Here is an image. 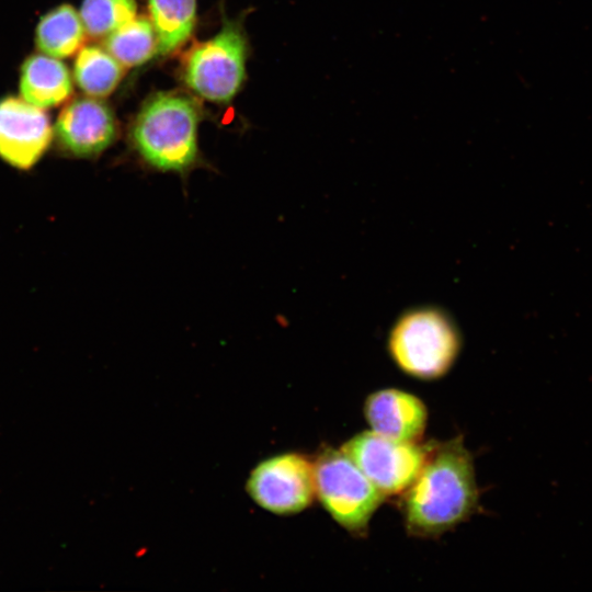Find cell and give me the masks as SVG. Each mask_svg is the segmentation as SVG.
<instances>
[{"label": "cell", "instance_id": "1", "mask_svg": "<svg viewBox=\"0 0 592 592\" xmlns=\"http://www.w3.org/2000/svg\"><path fill=\"white\" fill-rule=\"evenodd\" d=\"M473 457L462 437L429 449L405 492L402 513L409 534L434 537L467 520L478 505Z\"/></svg>", "mask_w": 592, "mask_h": 592}, {"label": "cell", "instance_id": "2", "mask_svg": "<svg viewBox=\"0 0 592 592\" xmlns=\"http://www.w3.org/2000/svg\"><path fill=\"white\" fill-rule=\"evenodd\" d=\"M200 113L179 93H157L140 110L130 129V143L150 170L177 173L186 181L204 167L197 143Z\"/></svg>", "mask_w": 592, "mask_h": 592}, {"label": "cell", "instance_id": "3", "mask_svg": "<svg viewBox=\"0 0 592 592\" xmlns=\"http://www.w3.org/2000/svg\"><path fill=\"white\" fill-rule=\"evenodd\" d=\"M388 351L406 374L435 379L454 365L462 338L453 318L435 306H419L405 311L388 335Z\"/></svg>", "mask_w": 592, "mask_h": 592}, {"label": "cell", "instance_id": "4", "mask_svg": "<svg viewBox=\"0 0 592 592\" xmlns=\"http://www.w3.org/2000/svg\"><path fill=\"white\" fill-rule=\"evenodd\" d=\"M315 494L331 517L355 535L367 532L385 496L340 448L327 447L314 463Z\"/></svg>", "mask_w": 592, "mask_h": 592}, {"label": "cell", "instance_id": "5", "mask_svg": "<svg viewBox=\"0 0 592 592\" xmlns=\"http://www.w3.org/2000/svg\"><path fill=\"white\" fill-rule=\"evenodd\" d=\"M246 56L243 32L236 23L226 22L219 33L194 45L185 55V83L208 101L227 103L243 82Z\"/></svg>", "mask_w": 592, "mask_h": 592}, {"label": "cell", "instance_id": "6", "mask_svg": "<svg viewBox=\"0 0 592 592\" xmlns=\"http://www.w3.org/2000/svg\"><path fill=\"white\" fill-rule=\"evenodd\" d=\"M341 449L384 494L406 491L420 473L429 449L415 442H399L373 431L358 433Z\"/></svg>", "mask_w": 592, "mask_h": 592}, {"label": "cell", "instance_id": "7", "mask_svg": "<svg viewBox=\"0 0 592 592\" xmlns=\"http://www.w3.org/2000/svg\"><path fill=\"white\" fill-rule=\"evenodd\" d=\"M246 487L251 499L267 512L299 513L315 496L314 463L299 453L271 456L252 469Z\"/></svg>", "mask_w": 592, "mask_h": 592}, {"label": "cell", "instance_id": "8", "mask_svg": "<svg viewBox=\"0 0 592 592\" xmlns=\"http://www.w3.org/2000/svg\"><path fill=\"white\" fill-rule=\"evenodd\" d=\"M54 136L49 116L22 98L0 100V159L19 170L33 168Z\"/></svg>", "mask_w": 592, "mask_h": 592}, {"label": "cell", "instance_id": "9", "mask_svg": "<svg viewBox=\"0 0 592 592\" xmlns=\"http://www.w3.org/2000/svg\"><path fill=\"white\" fill-rule=\"evenodd\" d=\"M53 129L59 147L77 158L101 155L117 135L112 111L93 96L70 100L59 112Z\"/></svg>", "mask_w": 592, "mask_h": 592}, {"label": "cell", "instance_id": "10", "mask_svg": "<svg viewBox=\"0 0 592 592\" xmlns=\"http://www.w3.org/2000/svg\"><path fill=\"white\" fill-rule=\"evenodd\" d=\"M364 415L373 432L399 442L420 439L428 419L422 400L394 388L371 394L364 403Z\"/></svg>", "mask_w": 592, "mask_h": 592}, {"label": "cell", "instance_id": "11", "mask_svg": "<svg viewBox=\"0 0 592 592\" xmlns=\"http://www.w3.org/2000/svg\"><path fill=\"white\" fill-rule=\"evenodd\" d=\"M19 87L21 98L39 109L57 106L72 93V80L66 65L42 53L24 60Z\"/></svg>", "mask_w": 592, "mask_h": 592}, {"label": "cell", "instance_id": "12", "mask_svg": "<svg viewBox=\"0 0 592 592\" xmlns=\"http://www.w3.org/2000/svg\"><path fill=\"white\" fill-rule=\"evenodd\" d=\"M86 34L76 9L70 4H60L41 18L35 31V44L42 54L66 58L80 50Z\"/></svg>", "mask_w": 592, "mask_h": 592}, {"label": "cell", "instance_id": "13", "mask_svg": "<svg viewBox=\"0 0 592 592\" xmlns=\"http://www.w3.org/2000/svg\"><path fill=\"white\" fill-rule=\"evenodd\" d=\"M148 4L158 52L169 54L190 37L196 20V0H149Z\"/></svg>", "mask_w": 592, "mask_h": 592}, {"label": "cell", "instance_id": "14", "mask_svg": "<svg viewBox=\"0 0 592 592\" xmlns=\"http://www.w3.org/2000/svg\"><path fill=\"white\" fill-rule=\"evenodd\" d=\"M78 87L88 95L104 98L111 94L123 77L122 65L100 46H82L73 64Z\"/></svg>", "mask_w": 592, "mask_h": 592}, {"label": "cell", "instance_id": "15", "mask_svg": "<svg viewBox=\"0 0 592 592\" xmlns=\"http://www.w3.org/2000/svg\"><path fill=\"white\" fill-rule=\"evenodd\" d=\"M104 48L124 67L146 62L158 52L151 21L136 15L105 37Z\"/></svg>", "mask_w": 592, "mask_h": 592}, {"label": "cell", "instance_id": "16", "mask_svg": "<svg viewBox=\"0 0 592 592\" xmlns=\"http://www.w3.org/2000/svg\"><path fill=\"white\" fill-rule=\"evenodd\" d=\"M136 13L135 0H83L79 12L86 33L94 38L106 37Z\"/></svg>", "mask_w": 592, "mask_h": 592}]
</instances>
